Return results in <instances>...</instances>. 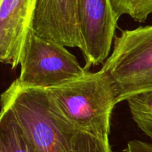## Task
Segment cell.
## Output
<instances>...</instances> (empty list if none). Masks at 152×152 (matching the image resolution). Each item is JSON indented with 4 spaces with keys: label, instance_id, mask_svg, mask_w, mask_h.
I'll return each instance as SVG.
<instances>
[{
    "label": "cell",
    "instance_id": "1",
    "mask_svg": "<svg viewBox=\"0 0 152 152\" xmlns=\"http://www.w3.org/2000/svg\"><path fill=\"white\" fill-rule=\"evenodd\" d=\"M54 112L77 132L109 139L110 117L118 103L109 76L100 69L46 89Z\"/></svg>",
    "mask_w": 152,
    "mask_h": 152
},
{
    "label": "cell",
    "instance_id": "2",
    "mask_svg": "<svg viewBox=\"0 0 152 152\" xmlns=\"http://www.w3.org/2000/svg\"><path fill=\"white\" fill-rule=\"evenodd\" d=\"M34 152H71L77 131L53 110L46 89L20 86L16 80L1 95Z\"/></svg>",
    "mask_w": 152,
    "mask_h": 152
},
{
    "label": "cell",
    "instance_id": "3",
    "mask_svg": "<svg viewBox=\"0 0 152 152\" xmlns=\"http://www.w3.org/2000/svg\"><path fill=\"white\" fill-rule=\"evenodd\" d=\"M101 69L110 78L118 103L152 90V25L122 30Z\"/></svg>",
    "mask_w": 152,
    "mask_h": 152
},
{
    "label": "cell",
    "instance_id": "4",
    "mask_svg": "<svg viewBox=\"0 0 152 152\" xmlns=\"http://www.w3.org/2000/svg\"><path fill=\"white\" fill-rule=\"evenodd\" d=\"M16 81L23 86L48 89L79 78L88 70L65 45L28 31L20 57Z\"/></svg>",
    "mask_w": 152,
    "mask_h": 152
},
{
    "label": "cell",
    "instance_id": "5",
    "mask_svg": "<svg viewBox=\"0 0 152 152\" xmlns=\"http://www.w3.org/2000/svg\"><path fill=\"white\" fill-rule=\"evenodd\" d=\"M79 26L83 39L85 69L103 63L109 57L118 27L111 0H77Z\"/></svg>",
    "mask_w": 152,
    "mask_h": 152
},
{
    "label": "cell",
    "instance_id": "6",
    "mask_svg": "<svg viewBox=\"0 0 152 152\" xmlns=\"http://www.w3.org/2000/svg\"><path fill=\"white\" fill-rule=\"evenodd\" d=\"M31 30L39 37L82 51L77 0H36Z\"/></svg>",
    "mask_w": 152,
    "mask_h": 152
},
{
    "label": "cell",
    "instance_id": "7",
    "mask_svg": "<svg viewBox=\"0 0 152 152\" xmlns=\"http://www.w3.org/2000/svg\"><path fill=\"white\" fill-rule=\"evenodd\" d=\"M36 0H0V62L15 69L28 31Z\"/></svg>",
    "mask_w": 152,
    "mask_h": 152
},
{
    "label": "cell",
    "instance_id": "8",
    "mask_svg": "<svg viewBox=\"0 0 152 152\" xmlns=\"http://www.w3.org/2000/svg\"><path fill=\"white\" fill-rule=\"evenodd\" d=\"M0 152H34L11 110L1 106Z\"/></svg>",
    "mask_w": 152,
    "mask_h": 152
},
{
    "label": "cell",
    "instance_id": "9",
    "mask_svg": "<svg viewBox=\"0 0 152 152\" xmlns=\"http://www.w3.org/2000/svg\"><path fill=\"white\" fill-rule=\"evenodd\" d=\"M126 101L136 125L152 140V90L134 94Z\"/></svg>",
    "mask_w": 152,
    "mask_h": 152
},
{
    "label": "cell",
    "instance_id": "10",
    "mask_svg": "<svg viewBox=\"0 0 152 152\" xmlns=\"http://www.w3.org/2000/svg\"><path fill=\"white\" fill-rule=\"evenodd\" d=\"M118 18L128 15L136 21H145L152 13V0H111Z\"/></svg>",
    "mask_w": 152,
    "mask_h": 152
},
{
    "label": "cell",
    "instance_id": "11",
    "mask_svg": "<svg viewBox=\"0 0 152 152\" xmlns=\"http://www.w3.org/2000/svg\"><path fill=\"white\" fill-rule=\"evenodd\" d=\"M71 152H111L109 139H101L84 132H77Z\"/></svg>",
    "mask_w": 152,
    "mask_h": 152
},
{
    "label": "cell",
    "instance_id": "12",
    "mask_svg": "<svg viewBox=\"0 0 152 152\" xmlns=\"http://www.w3.org/2000/svg\"><path fill=\"white\" fill-rule=\"evenodd\" d=\"M126 152H152V145L141 141H131L127 144Z\"/></svg>",
    "mask_w": 152,
    "mask_h": 152
}]
</instances>
